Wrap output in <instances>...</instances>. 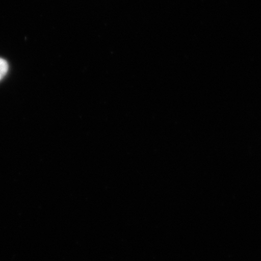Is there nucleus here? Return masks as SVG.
<instances>
[{
    "label": "nucleus",
    "instance_id": "obj_1",
    "mask_svg": "<svg viewBox=\"0 0 261 261\" xmlns=\"http://www.w3.org/2000/svg\"><path fill=\"white\" fill-rule=\"evenodd\" d=\"M9 69V65L7 61L4 59L0 58V81L7 74Z\"/></svg>",
    "mask_w": 261,
    "mask_h": 261
}]
</instances>
